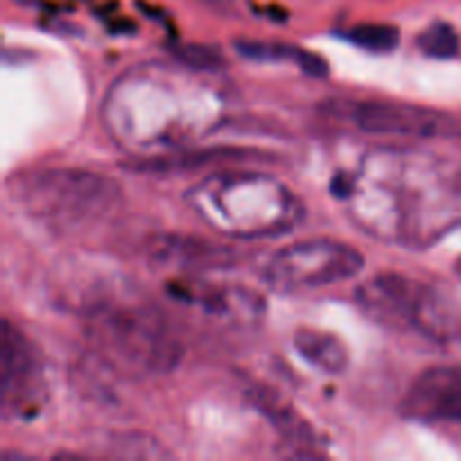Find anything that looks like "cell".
I'll return each mask as SVG.
<instances>
[{
  "instance_id": "6da1fadb",
  "label": "cell",
  "mask_w": 461,
  "mask_h": 461,
  "mask_svg": "<svg viewBox=\"0 0 461 461\" xmlns=\"http://www.w3.org/2000/svg\"><path fill=\"white\" fill-rule=\"evenodd\" d=\"M333 194L372 237L426 248L461 223V171L417 151H374Z\"/></svg>"
},
{
  "instance_id": "7a4b0ae2",
  "label": "cell",
  "mask_w": 461,
  "mask_h": 461,
  "mask_svg": "<svg viewBox=\"0 0 461 461\" xmlns=\"http://www.w3.org/2000/svg\"><path fill=\"white\" fill-rule=\"evenodd\" d=\"M189 205L212 230L237 239H268L304 219L300 198L268 174L223 171L189 189Z\"/></svg>"
},
{
  "instance_id": "3957f363",
  "label": "cell",
  "mask_w": 461,
  "mask_h": 461,
  "mask_svg": "<svg viewBox=\"0 0 461 461\" xmlns=\"http://www.w3.org/2000/svg\"><path fill=\"white\" fill-rule=\"evenodd\" d=\"M86 338L113 372L129 378L169 374L183 356L162 315L147 304L95 302L86 311Z\"/></svg>"
},
{
  "instance_id": "277c9868",
  "label": "cell",
  "mask_w": 461,
  "mask_h": 461,
  "mask_svg": "<svg viewBox=\"0 0 461 461\" xmlns=\"http://www.w3.org/2000/svg\"><path fill=\"white\" fill-rule=\"evenodd\" d=\"M14 198L34 221L72 232L106 219L122 201L120 185L95 171L48 169L16 183Z\"/></svg>"
},
{
  "instance_id": "5b68a950",
  "label": "cell",
  "mask_w": 461,
  "mask_h": 461,
  "mask_svg": "<svg viewBox=\"0 0 461 461\" xmlns=\"http://www.w3.org/2000/svg\"><path fill=\"white\" fill-rule=\"evenodd\" d=\"M360 309L392 329H414L430 340L453 338V315L426 284L401 273H381L356 291Z\"/></svg>"
},
{
  "instance_id": "8992f818",
  "label": "cell",
  "mask_w": 461,
  "mask_h": 461,
  "mask_svg": "<svg viewBox=\"0 0 461 461\" xmlns=\"http://www.w3.org/2000/svg\"><path fill=\"white\" fill-rule=\"evenodd\" d=\"M365 257L347 243L311 239L282 248L268 259L264 279L277 293H309L347 282L363 270Z\"/></svg>"
},
{
  "instance_id": "52a82bcc",
  "label": "cell",
  "mask_w": 461,
  "mask_h": 461,
  "mask_svg": "<svg viewBox=\"0 0 461 461\" xmlns=\"http://www.w3.org/2000/svg\"><path fill=\"white\" fill-rule=\"evenodd\" d=\"M48 403L45 367L36 347L9 320L0 333V412L5 421L34 419Z\"/></svg>"
},
{
  "instance_id": "ba28073f",
  "label": "cell",
  "mask_w": 461,
  "mask_h": 461,
  "mask_svg": "<svg viewBox=\"0 0 461 461\" xmlns=\"http://www.w3.org/2000/svg\"><path fill=\"white\" fill-rule=\"evenodd\" d=\"M349 120L363 133L408 135V138H457L461 124L435 108L401 102H360L351 106Z\"/></svg>"
},
{
  "instance_id": "9c48e42d",
  "label": "cell",
  "mask_w": 461,
  "mask_h": 461,
  "mask_svg": "<svg viewBox=\"0 0 461 461\" xmlns=\"http://www.w3.org/2000/svg\"><path fill=\"white\" fill-rule=\"evenodd\" d=\"M401 412L414 421L461 426V365L426 369L410 385Z\"/></svg>"
},
{
  "instance_id": "30bf717a",
  "label": "cell",
  "mask_w": 461,
  "mask_h": 461,
  "mask_svg": "<svg viewBox=\"0 0 461 461\" xmlns=\"http://www.w3.org/2000/svg\"><path fill=\"white\" fill-rule=\"evenodd\" d=\"M293 345L306 363L329 376H338L349 367V351L345 342L333 333H324L320 329H300L293 338Z\"/></svg>"
},
{
  "instance_id": "8fae6325",
  "label": "cell",
  "mask_w": 461,
  "mask_h": 461,
  "mask_svg": "<svg viewBox=\"0 0 461 461\" xmlns=\"http://www.w3.org/2000/svg\"><path fill=\"white\" fill-rule=\"evenodd\" d=\"M151 250L156 259L167 264L171 261L174 266H185V268H219L232 257L228 250L180 237H160Z\"/></svg>"
},
{
  "instance_id": "7c38bea8",
  "label": "cell",
  "mask_w": 461,
  "mask_h": 461,
  "mask_svg": "<svg viewBox=\"0 0 461 461\" xmlns=\"http://www.w3.org/2000/svg\"><path fill=\"white\" fill-rule=\"evenodd\" d=\"M234 48L239 54L255 61H295L306 75L324 77L327 75V61L320 59L318 54L304 52L288 43H275V41H237Z\"/></svg>"
},
{
  "instance_id": "4fadbf2b",
  "label": "cell",
  "mask_w": 461,
  "mask_h": 461,
  "mask_svg": "<svg viewBox=\"0 0 461 461\" xmlns=\"http://www.w3.org/2000/svg\"><path fill=\"white\" fill-rule=\"evenodd\" d=\"M345 39L349 43H354L356 48H363L367 52H378L387 54L392 50H396L399 45L401 34L396 27L392 25H376V23H365V25L351 27L349 32H345Z\"/></svg>"
},
{
  "instance_id": "5bb4252c",
  "label": "cell",
  "mask_w": 461,
  "mask_h": 461,
  "mask_svg": "<svg viewBox=\"0 0 461 461\" xmlns=\"http://www.w3.org/2000/svg\"><path fill=\"white\" fill-rule=\"evenodd\" d=\"M419 48L432 59H453L459 54L461 41L453 25L448 23H432L419 34Z\"/></svg>"
},
{
  "instance_id": "9a60e30c",
  "label": "cell",
  "mask_w": 461,
  "mask_h": 461,
  "mask_svg": "<svg viewBox=\"0 0 461 461\" xmlns=\"http://www.w3.org/2000/svg\"><path fill=\"white\" fill-rule=\"evenodd\" d=\"M178 61L183 66L192 68V70L201 72H216L225 68V57L219 50L210 48V45H178L174 50Z\"/></svg>"
}]
</instances>
